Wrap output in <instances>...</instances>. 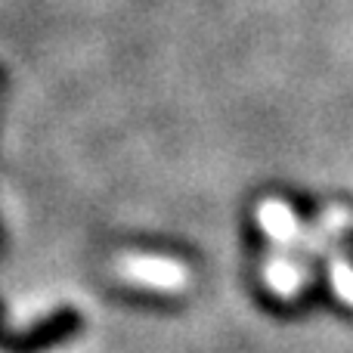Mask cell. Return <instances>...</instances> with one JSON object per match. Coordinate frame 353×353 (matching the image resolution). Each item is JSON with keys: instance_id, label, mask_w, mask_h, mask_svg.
<instances>
[{"instance_id": "cell-1", "label": "cell", "mask_w": 353, "mask_h": 353, "mask_svg": "<svg viewBox=\"0 0 353 353\" xmlns=\"http://www.w3.org/2000/svg\"><path fill=\"white\" fill-rule=\"evenodd\" d=\"M118 273L128 282L140 288H152V292H168L176 294L189 285V270L186 263L174 261V257H159V254H124L115 263Z\"/></svg>"}, {"instance_id": "cell-2", "label": "cell", "mask_w": 353, "mask_h": 353, "mask_svg": "<svg viewBox=\"0 0 353 353\" xmlns=\"http://www.w3.org/2000/svg\"><path fill=\"white\" fill-rule=\"evenodd\" d=\"M261 279L279 301H294L313 282V270L301 251L270 248V254L261 263Z\"/></svg>"}, {"instance_id": "cell-3", "label": "cell", "mask_w": 353, "mask_h": 353, "mask_svg": "<svg viewBox=\"0 0 353 353\" xmlns=\"http://www.w3.org/2000/svg\"><path fill=\"white\" fill-rule=\"evenodd\" d=\"M353 226V211L344 205H329L310 226L301 230L298 251L310 261V257H325L332 248H338L335 242H341Z\"/></svg>"}, {"instance_id": "cell-4", "label": "cell", "mask_w": 353, "mask_h": 353, "mask_svg": "<svg viewBox=\"0 0 353 353\" xmlns=\"http://www.w3.org/2000/svg\"><path fill=\"white\" fill-rule=\"evenodd\" d=\"M254 220L261 226V232L270 239V248H285V251H298L301 242V217L294 214V208L285 199H270L257 201L254 208Z\"/></svg>"}, {"instance_id": "cell-5", "label": "cell", "mask_w": 353, "mask_h": 353, "mask_svg": "<svg viewBox=\"0 0 353 353\" xmlns=\"http://www.w3.org/2000/svg\"><path fill=\"white\" fill-rule=\"evenodd\" d=\"M325 261H329V282L335 288V298L353 307V261L344 254V248H332Z\"/></svg>"}]
</instances>
